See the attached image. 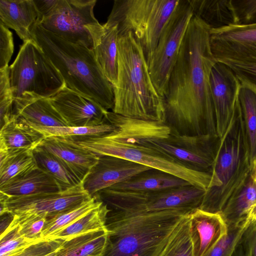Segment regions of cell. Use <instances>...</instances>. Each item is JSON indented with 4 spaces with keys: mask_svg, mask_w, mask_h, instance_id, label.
I'll return each instance as SVG.
<instances>
[{
    "mask_svg": "<svg viewBox=\"0 0 256 256\" xmlns=\"http://www.w3.org/2000/svg\"><path fill=\"white\" fill-rule=\"evenodd\" d=\"M210 29L193 14L163 98L164 122L180 134L218 137L210 83L217 60L210 48Z\"/></svg>",
    "mask_w": 256,
    "mask_h": 256,
    "instance_id": "1",
    "label": "cell"
},
{
    "mask_svg": "<svg viewBox=\"0 0 256 256\" xmlns=\"http://www.w3.org/2000/svg\"><path fill=\"white\" fill-rule=\"evenodd\" d=\"M118 77L112 112L137 119L165 122L164 100L151 78L143 50L131 32L118 34Z\"/></svg>",
    "mask_w": 256,
    "mask_h": 256,
    "instance_id": "2",
    "label": "cell"
},
{
    "mask_svg": "<svg viewBox=\"0 0 256 256\" xmlns=\"http://www.w3.org/2000/svg\"><path fill=\"white\" fill-rule=\"evenodd\" d=\"M191 211L110 210L106 223L108 240L101 256H159L182 216Z\"/></svg>",
    "mask_w": 256,
    "mask_h": 256,
    "instance_id": "3",
    "label": "cell"
},
{
    "mask_svg": "<svg viewBox=\"0 0 256 256\" xmlns=\"http://www.w3.org/2000/svg\"><path fill=\"white\" fill-rule=\"evenodd\" d=\"M32 34L61 74L66 87L112 110L113 86L104 75L92 50L68 42L46 30L40 24L35 26Z\"/></svg>",
    "mask_w": 256,
    "mask_h": 256,
    "instance_id": "4",
    "label": "cell"
},
{
    "mask_svg": "<svg viewBox=\"0 0 256 256\" xmlns=\"http://www.w3.org/2000/svg\"><path fill=\"white\" fill-rule=\"evenodd\" d=\"M253 170L239 102L226 132L218 139L210 183L199 208L220 213L241 190Z\"/></svg>",
    "mask_w": 256,
    "mask_h": 256,
    "instance_id": "5",
    "label": "cell"
},
{
    "mask_svg": "<svg viewBox=\"0 0 256 256\" xmlns=\"http://www.w3.org/2000/svg\"><path fill=\"white\" fill-rule=\"evenodd\" d=\"M180 0H116L106 24L116 25L118 34L131 32L148 64L162 32Z\"/></svg>",
    "mask_w": 256,
    "mask_h": 256,
    "instance_id": "6",
    "label": "cell"
},
{
    "mask_svg": "<svg viewBox=\"0 0 256 256\" xmlns=\"http://www.w3.org/2000/svg\"><path fill=\"white\" fill-rule=\"evenodd\" d=\"M68 138L79 146L98 156L121 158L172 174L206 191L209 188L211 173L192 170L141 142L118 140L109 134L98 136Z\"/></svg>",
    "mask_w": 256,
    "mask_h": 256,
    "instance_id": "7",
    "label": "cell"
},
{
    "mask_svg": "<svg viewBox=\"0 0 256 256\" xmlns=\"http://www.w3.org/2000/svg\"><path fill=\"white\" fill-rule=\"evenodd\" d=\"M9 68L14 102L49 98L66 87L61 74L34 40L23 42Z\"/></svg>",
    "mask_w": 256,
    "mask_h": 256,
    "instance_id": "8",
    "label": "cell"
},
{
    "mask_svg": "<svg viewBox=\"0 0 256 256\" xmlns=\"http://www.w3.org/2000/svg\"><path fill=\"white\" fill-rule=\"evenodd\" d=\"M206 190L188 184L156 190H123L110 188L95 195L111 210L154 212L199 208Z\"/></svg>",
    "mask_w": 256,
    "mask_h": 256,
    "instance_id": "9",
    "label": "cell"
},
{
    "mask_svg": "<svg viewBox=\"0 0 256 256\" xmlns=\"http://www.w3.org/2000/svg\"><path fill=\"white\" fill-rule=\"evenodd\" d=\"M192 16L189 0H180L164 26L148 64L153 84L162 98L166 94L171 72Z\"/></svg>",
    "mask_w": 256,
    "mask_h": 256,
    "instance_id": "10",
    "label": "cell"
},
{
    "mask_svg": "<svg viewBox=\"0 0 256 256\" xmlns=\"http://www.w3.org/2000/svg\"><path fill=\"white\" fill-rule=\"evenodd\" d=\"M96 2V0H58L54 10L40 24L68 42L92 50V32L100 25L94 12Z\"/></svg>",
    "mask_w": 256,
    "mask_h": 256,
    "instance_id": "11",
    "label": "cell"
},
{
    "mask_svg": "<svg viewBox=\"0 0 256 256\" xmlns=\"http://www.w3.org/2000/svg\"><path fill=\"white\" fill-rule=\"evenodd\" d=\"M218 139L208 134L182 135L171 128L161 137L140 140L192 170L210 173Z\"/></svg>",
    "mask_w": 256,
    "mask_h": 256,
    "instance_id": "12",
    "label": "cell"
},
{
    "mask_svg": "<svg viewBox=\"0 0 256 256\" xmlns=\"http://www.w3.org/2000/svg\"><path fill=\"white\" fill-rule=\"evenodd\" d=\"M91 198L83 182L65 190L22 196H9L0 192V214L20 216L46 215L48 218L72 209Z\"/></svg>",
    "mask_w": 256,
    "mask_h": 256,
    "instance_id": "13",
    "label": "cell"
},
{
    "mask_svg": "<svg viewBox=\"0 0 256 256\" xmlns=\"http://www.w3.org/2000/svg\"><path fill=\"white\" fill-rule=\"evenodd\" d=\"M210 42L217 61L256 65V24L210 28Z\"/></svg>",
    "mask_w": 256,
    "mask_h": 256,
    "instance_id": "14",
    "label": "cell"
},
{
    "mask_svg": "<svg viewBox=\"0 0 256 256\" xmlns=\"http://www.w3.org/2000/svg\"><path fill=\"white\" fill-rule=\"evenodd\" d=\"M210 83L216 134L221 138L238 103L240 82L228 66L217 61L210 72Z\"/></svg>",
    "mask_w": 256,
    "mask_h": 256,
    "instance_id": "15",
    "label": "cell"
},
{
    "mask_svg": "<svg viewBox=\"0 0 256 256\" xmlns=\"http://www.w3.org/2000/svg\"><path fill=\"white\" fill-rule=\"evenodd\" d=\"M48 99L68 126H93L106 122L108 110L66 87Z\"/></svg>",
    "mask_w": 256,
    "mask_h": 256,
    "instance_id": "16",
    "label": "cell"
},
{
    "mask_svg": "<svg viewBox=\"0 0 256 256\" xmlns=\"http://www.w3.org/2000/svg\"><path fill=\"white\" fill-rule=\"evenodd\" d=\"M152 168L121 158L101 156L83 181L84 189L92 196L98 192L123 182Z\"/></svg>",
    "mask_w": 256,
    "mask_h": 256,
    "instance_id": "17",
    "label": "cell"
},
{
    "mask_svg": "<svg viewBox=\"0 0 256 256\" xmlns=\"http://www.w3.org/2000/svg\"><path fill=\"white\" fill-rule=\"evenodd\" d=\"M189 216L194 256H204L227 234L228 226L220 213L198 208L192 210Z\"/></svg>",
    "mask_w": 256,
    "mask_h": 256,
    "instance_id": "18",
    "label": "cell"
},
{
    "mask_svg": "<svg viewBox=\"0 0 256 256\" xmlns=\"http://www.w3.org/2000/svg\"><path fill=\"white\" fill-rule=\"evenodd\" d=\"M0 20L6 28L14 30L24 42L34 40L32 31L42 21L34 0H0Z\"/></svg>",
    "mask_w": 256,
    "mask_h": 256,
    "instance_id": "19",
    "label": "cell"
},
{
    "mask_svg": "<svg viewBox=\"0 0 256 256\" xmlns=\"http://www.w3.org/2000/svg\"><path fill=\"white\" fill-rule=\"evenodd\" d=\"M40 146L60 158L82 182L99 158L98 156L79 146L66 137L46 138Z\"/></svg>",
    "mask_w": 256,
    "mask_h": 256,
    "instance_id": "20",
    "label": "cell"
},
{
    "mask_svg": "<svg viewBox=\"0 0 256 256\" xmlns=\"http://www.w3.org/2000/svg\"><path fill=\"white\" fill-rule=\"evenodd\" d=\"M116 25L102 24L92 34L93 51L104 75L114 87L118 77V40Z\"/></svg>",
    "mask_w": 256,
    "mask_h": 256,
    "instance_id": "21",
    "label": "cell"
},
{
    "mask_svg": "<svg viewBox=\"0 0 256 256\" xmlns=\"http://www.w3.org/2000/svg\"><path fill=\"white\" fill-rule=\"evenodd\" d=\"M13 114L32 127L68 126L47 98H32L14 101Z\"/></svg>",
    "mask_w": 256,
    "mask_h": 256,
    "instance_id": "22",
    "label": "cell"
},
{
    "mask_svg": "<svg viewBox=\"0 0 256 256\" xmlns=\"http://www.w3.org/2000/svg\"><path fill=\"white\" fill-rule=\"evenodd\" d=\"M62 191L56 181L38 166L0 186V192L9 196H22Z\"/></svg>",
    "mask_w": 256,
    "mask_h": 256,
    "instance_id": "23",
    "label": "cell"
},
{
    "mask_svg": "<svg viewBox=\"0 0 256 256\" xmlns=\"http://www.w3.org/2000/svg\"><path fill=\"white\" fill-rule=\"evenodd\" d=\"M45 138L42 133L15 114L0 129V139L10 150H33Z\"/></svg>",
    "mask_w": 256,
    "mask_h": 256,
    "instance_id": "24",
    "label": "cell"
},
{
    "mask_svg": "<svg viewBox=\"0 0 256 256\" xmlns=\"http://www.w3.org/2000/svg\"><path fill=\"white\" fill-rule=\"evenodd\" d=\"M188 184H191L183 179L152 168L110 188L123 190L148 191L164 190Z\"/></svg>",
    "mask_w": 256,
    "mask_h": 256,
    "instance_id": "25",
    "label": "cell"
},
{
    "mask_svg": "<svg viewBox=\"0 0 256 256\" xmlns=\"http://www.w3.org/2000/svg\"><path fill=\"white\" fill-rule=\"evenodd\" d=\"M193 14L210 28L236 24L231 0H188Z\"/></svg>",
    "mask_w": 256,
    "mask_h": 256,
    "instance_id": "26",
    "label": "cell"
},
{
    "mask_svg": "<svg viewBox=\"0 0 256 256\" xmlns=\"http://www.w3.org/2000/svg\"><path fill=\"white\" fill-rule=\"evenodd\" d=\"M108 236L106 228L64 240L54 256H101L106 244Z\"/></svg>",
    "mask_w": 256,
    "mask_h": 256,
    "instance_id": "27",
    "label": "cell"
},
{
    "mask_svg": "<svg viewBox=\"0 0 256 256\" xmlns=\"http://www.w3.org/2000/svg\"><path fill=\"white\" fill-rule=\"evenodd\" d=\"M256 204V178L254 171L238 194L230 200L220 212L228 226L237 225L246 220L252 208Z\"/></svg>",
    "mask_w": 256,
    "mask_h": 256,
    "instance_id": "28",
    "label": "cell"
},
{
    "mask_svg": "<svg viewBox=\"0 0 256 256\" xmlns=\"http://www.w3.org/2000/svg\"><path fill=\"white\" fill-rule=\"evenodd\" d=\"M33 154L38 166L56 180L62 191L83 182L63 161L42 147H36Z\"/></svg>",
    "mask_w": 256,
    "mask_h": 256,
    "instance_id": "29",
    "label": "cell"
},
{
    "mask_svg": "<svg viewBox=\"0 0 256 256\" xmlns=\"http://www.w3.org/2000/svg\"><path fill=\"white\" fill-rule=\"evenodd\" d=\"M110 211L104 203L82 216L54 234L50 240H68L79 235L106 228L108 215Z\"/></svg>",
    "mask_w": 256,
    "mask_h": 256,
    "instance_id": "30",
    "label": "cell"
},
{
    "mask_svg": "<svg viewBox=\"0 0 256 256\" xmlns=\"http://www.w3.org/2000/svg\"><path fill=\"white\" fill-rule=\"evenodd\" d=\"M102 202L94 196L72 209L47 218L41 233V238L44 240H50L54 234L82 216L98 208Z\"/></svg>",
    "mask_w": 256,
    "mask_h": 256,
    "instance_id": "31",
    "label": "cell"
},
{
    "mask_svg": "<svg viewBox=\"0 0 256 256\" xmlns=\"http://www.w3.org/2000/svg\"><path fill=\"white\" fill-rule=\"evenodd\" d=\"M238 97L254 167L256 158V90L240 82Z\"/></svg>",
    "mask_w": 256,
    "mask_h": 256,
    "instance_id": "32",
    "label": "cell"
},
{
    "mask_svg": "<svg viewBox=\"0 0 256 256\" xmlns=\"http://www.w3.org/2000/svg\"><path fill=\"white\" fill-rule=\"evenodd\" d=\"M36 166L33 150H9L7 156L0 161V186Z\"/></svg>",
    "mask_w": 256,
    "mask_h": 256,
    "instance_id": "33",
    "label": "cell"
},
{
    "mask_svg": "<svg viewBox=\"0 0 256 256\" xmlns=\"http://www.w3.org/2000/svg\"><path fill=\"white\" fill-rule=\"evenodd\" d=\"M190 212L182 216L159 256H194L190 230Z\"/></svg>",
    "mask_w": 256,
    "mask_h": 256,
    "instance_id": "34",
    "label": "cell"
},
{
    "mask_svg": "<svg viewBox=\"0 0 256 256\" xmlns=\"http://www.w3.org/2000/svg\"><path fill=\"white\" fill-rule=\"evenodd\" d=\"M45 138L60 136L66 138L98 136L106 135L117 130L118 128L107 121L93 126H52L33 127Z\"/></svg>",
    "mask_w": 256,
    "mask_h": 256,
    "instance_id": "35",
    "label": "cell"
},
{
    "mask_svg": "<svg viewBox=\"0 0 256 256\" xmlns=\"http://www.w3.org/2000/svg\"><path fill=\"white\" fill-rule=\"evenodd\" d=\"M0 256H15L30 246L44 240L24 237L16 228L0 234Z\"/></svg>",
    "mask_w": 256,
    "mask_h": 256,
    "instance_id": "36",
    "label": "cell"
},
{
    "mask_svg": "<svg viewBox=\"0 0 256 256\" xmlns=\"http://www.w3.org/2000/svg\"><path fill=\"white\" fill-rule=\"evenodd\" d=\"M250 222L246 221L237 225L228 226V232L204 256H232L235 247Z\"/></svg>",
    "mask_w": 256,
    "mask_h": 256,
    "instance_id": "37",
    "label": "cell"
},
{
    "mask_svg": "<svg viewBox=\"0 0 256 256\" xmlns=\"http://www.w3.org/2000/svg\"><path fill=\"white\" fill-rule=\"evenodd\" d=\"M10 66L0 69V126L12 117L14 96L10 79Z\"/></svg>",
    "mask_w": 256,
    "mask_h": 256,
    "instance_id": "38",
    "label": "cell"
},
{
    "mask_svg": "<svg viewBox=\"0 0 256 256\" xmlns=\"http://www.w3.org/2000/svg\"><path fill=\"white\" fill-rule=\"evenodd\" d=\"M232 256H256V221L250 222L244 230Z\"/></svg>",
    "mask_w": 256,
    "mask_h": 256,
    "instance_id": "39",
    "label": "cell"
},
{
    "mask_svg": "<svg viewBox=\"0 0 256 256\" xmlns=\"http://www.w3.org/2000/svg\"><path fill=\"white\" fill-rule=\"evenodd\" d=\"M236 24H256V0H231Z\"/></svg>",
    "mask_w": 256,
    "mask_h": 256,
    "instance_id": "40",
    "label": "cell"
},
{
    "mask_svg": "<svg viewBox=\"0 0 256 256\" xmlns=\"http://www.w3.org/2000/svg\"><path fill=\"white\" fill-rule=\"evenodd\" d=\"M14 50L12 34L0 22V69L8 66Z\"/></svg>",
    "mask_w": 256,
    "mask_h": 256,
    "instance_id": "41",
    "label": "cell"
},
{
    "mask_svg": "<svg viewBox=\"0 0 256 256\" xmlns=\"http://www.w3.org/2000/svg\"><path fill=\"white\" fill-rule=\"evenodd\" d=\"M64 240H42L32 244L15 256H46L56 251Z\"/></svg>",
    "mask_w": 256,
    "mask_h": 256,
    "instance_id": "42",
    "label": "cell"
},
{
    "mask_svg": "<svg viewBox=\"0 0 256 256\" xmlns=\"http://www.w3.org/2000/svg\"><path fill=\"white\" fill-rule=\"evenodd\" d=\"M223 63L230 68L240 82L248 84L256 90V65H246L232 62Z\"/></svg>",
    "mask_w": 256,
    "mask_h": 256,
    "instance_id": "43",
    "label": "cell"
},
{
    "mask_svg": "<svg viewBox=\"0 0 256 256\" xmlns=\"http://www.w3.org/2000/svg\"><path fill=\"white\" fill-rule=\"evenodd\" d=\"M34 2L42 20L54 10L58 0H34Z\"/></svg>",
    "mask_w": 256,
    "mask_h": 256,
    "instance_id": "44",
    "label": "cell"
},
{
    "mask_svg": "<svg viewBox=\"0 0 256 256\" xmlns=\"http://www.w3.org/2000/svg\"><path fill=\"white\" fill-rule=\"evenodd\" d=\"M246 220L250 222L256 221V204H255L250 209Z\"/></svg>",
    "mask_w": 256,
    "mask_h": 256,
    "instance_id": "45",
    "label": "cell"
},
{
    "mask_svg": "<svg viewBox=\"0 0 256 256\" xmlns=\"http://www.w3.org/2000/svg\"><path fill=\"white\" fill-rule=\"evenodd\" d=\"M254 171L256 178V158L255 159V160H254Z\"/></svg>",
    "mask_w": 256,
    "mask_h": 256,
    "instance_id": "46",
    "label": "cell"
},
{
    "mask_svg": "<svg viewBox=\"0 0 256 256\" xmlns=\"http://www.w3.org/2000/svg\"><path fill=\"white\" fill-rule=\"evenodd\" d=\"M56 252V251L54 252H52V253H51V254H48V255H47L46 256H54Z\"/></svg>",
    "mask_w": 256,
    "mask_h": 256,
    "instance_id": "47",
    "label": "cell"
}]
</instances>
